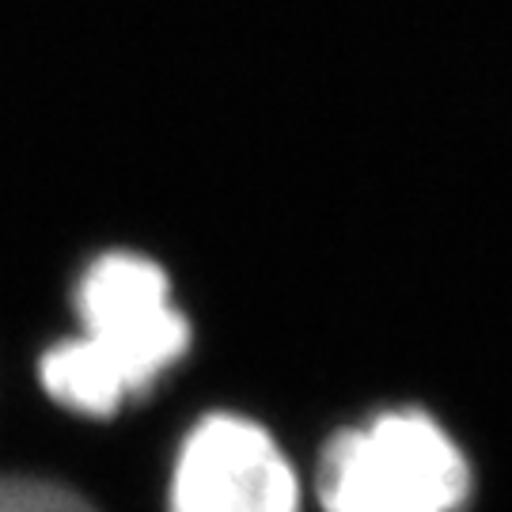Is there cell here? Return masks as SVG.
Wrapping results in <instances>:
<instances>
[{
	"instance_id": "3957f363",
	"label": "cell",
	"mask_w": 512,
	"mask_h": 512,
	"mask_svg": "<svg viewBox=\"0 0 512 512\" xmlns=\"http://www.w3.org/2000/svg\"><path fill=\"white\" fill-rule=\"evenodd\" d=\"M167 505L171 512H300V478L266 425L217 410L186 429Z\"/></svg>"
},
{
	"instance_id": "6da1fadb",
	"label": "cell",
	"mask_w": 512,
	"mask_h": 512,
	"mask_svg": "<svg viewBox=\"0 0 512 512\" xmlns=\"http://www.w3.org/2000/svg\"><path fill=\"white\" fill-rule=\"evenodd\" d=\"M73 308L80 330L38 357V380L57 406L84 418H114L145 399L194 342L167 270L137 251L95 255L76 281Z\"/></svg>"
},
{
	"instance_id": "7a4b0ae2",
	"label": "cell",
	"mask_w": 512,
	"mask_h": 512,
	"mask_svg": "<svg viewBox=\"0 0 512 512\" xmlns=\"http://www.w3.org/2000/svg\"><path fill=\"white\" fill-rule=\"evenodd\" d=\"M315 494L323 512H463L475 471L440 418L391 406L323 444Z\"/></svg>"
},
{
	"instance_id": "277c9868",
	"label": "cell",
	"mask_w": 512,
	"mask_h": 512,
	"mask_svg": "<svg viewBox=\"0 0 512 512\" xmlns=\"http://www.w3.org/2000/svg\"><path fill=\"white\" fill-rule=\"evenodd\" d=\"M0 512H99L76 490L50 478L0 475Z\"/></svg>"
}]
</instances>
